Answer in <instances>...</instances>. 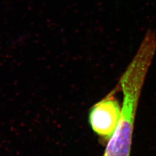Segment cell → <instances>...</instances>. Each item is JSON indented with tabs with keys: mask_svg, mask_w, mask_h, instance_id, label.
<instances>
[{
	"mask_svg": "<svg viewBox=\"0 0 156 156\" xmlns=\"http://www.w3.org/2000/svg\"><path fill=\"white\" fill-rule=\"evenodd\" d=\"M142 89L141 84L134 80L122 84L123 102L120 117L102 156H131L135 120Z\"/></svg>",
	"mask_w": 156,
	"mask_h": 156,
	"instance_id": "1",
	"label": "cell"
},
{
	"mask_svg": "<svg viewBox=\"0 0 156 156\" xmlns=\"http://www.w3.org/2000/svg\"><path fill=\"white\" fill-rule=\"evenodd\" d=\"M119 85L102 100L92 107L89 114V122L92 130L105 144L114 133L119 122L122 107L115 95Z\"/></svg>",
	"mask_w": 156,
	"mask_h": 156,
	"instance_id": "2",
	"label": "cell"
}]
</instances>
